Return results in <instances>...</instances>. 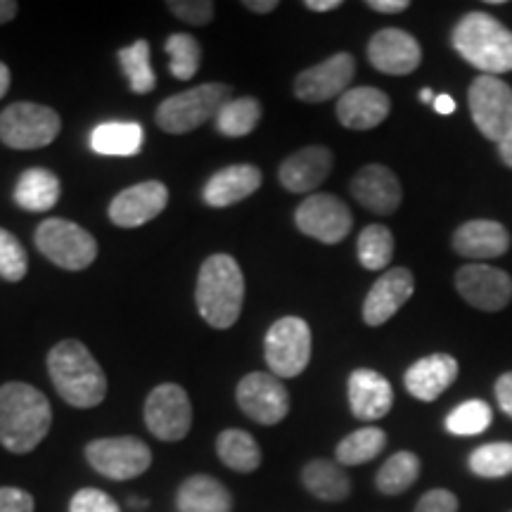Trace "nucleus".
Returning a JSON list of instances; mask_svg holds the SVG:
<instances>
[{
	"label": "nucleus",
	"mask_w": 512,
	"mask_h": 512,
	"mask_svg": "<svg viewBox=\"0 0 512 512\" xmlns=\"http://www.w3.org/2000/svg\"><path fill=\"white\" fill-rule=\"evenodd\" d=\"M53 408L46 394L24 382L0 387V444L10 453H31L48 437Z\"/></svg>",
	"instance_id": "obj_1"
},
{
	"label": "nucleus",
	"mask_w": 512,
	"mask_h": 512,
	"mask_svg": "<svg viewBox=\"0 0 512 512\" xmlns=\"http://www.w3.org/2000/svg\"><path fill=\"white\" fill-rule=\"evenodd\" d=\"M48 375L72 408H95L105 401V370L79 339H64L48 351Z\"/></svg>",
	"instance_id": "obj_2"
},
{
	"label": "nucleus",
	"mask_w": 512,
	"mask_h": 512,
	"mask_svg": "<svg viewBox=\"0 0 512 512\" xmlns=\"http://www.w3.org/2000/svg\"><path fill=\"white\" fill-rule=\"evenodd\" d=\"M200 316L211 328H233L245 304V275L230 254H211L200 268L195 287Z\"/></svg>",
	"instance_id": "obj_3"
},
{
	"label": "nucleus",
	"mask_w": 512,
	"mask_h": 512,
	"mask_svg": "<svg viewBox=\"0 0 512 512\" xmlns=\"http://www.w3.org/2000/svg\"><path fill=\"white\" fill-rule=\"evenodd\" d=\"M451 41L460 57L486 76L512 72V31L489 12H467Z\"/></svg>",
	"instance_id": "obj_4"
},
{
	"label": "nucleus",
	"mask_w": 512,
	"mask_h": 512,
	"mask_svg": "<svg viewBox=\"0 0 512 512\" xmlns=\"http://www.w3.org/2000/svg\"><path fill=\"white\" fill-rule=\"evenodd\" d=\"M230 93L233 91H230L228 83H202L190 91L171 95L157 107V126L166 133H174V136L195 131L207 121L216 119L221 107L230 100Z\"/></svg>",
	"instance_id": "obj_5"
},
{
	"label": "nucleus",
	"mask_w": 512,
	"mask_h": 512,
	"mask_svg": "<svg viewBox=\"0 0 512 512\" xmlns=\"http://www.w3.org/2000/svg\"><path fill=\"white\" fill-rule=\"evenodd\" d=\"M38 252L64 271H83L98 256V242L69 219H46L36 228Z\"/></svg>",
	"instance_id": "obj_6"
},
{
	"label": "nucleus",
	"mask_w": 512,
	"mask_h": 512,
	"mask_svg": "<svg viewBox=\"0 0 512 512\" xmlns=\"http://www.w3.org/2000/svg\"><path fill=\"white\" fill-rule=\"evenodd\" d=\"M60 114L38 102H15L0 112V140L12 150H38L60 136Z\"/></svg>",
	"instance_id": "obj_7"
},
{
	"label": "nucleus",
	"mask_w": 512,
	"mask_h": 512,
	"mask_svg": "<svg viewBox=\"0 0 512 512\" xmlns=\"http://www.w3.org/2000/svg\"><path fill=\"white\" fill-rule=\"evenodd\" d=\"M264 356L275 377L302 375L311 361V328L304 318L275 320L264 342Z\"/></svg>",
	"instance_id": "obj_8"
},
{
	"label": "nucleus",
	"mask_w": 512,
	"mask_h": 512,
	"mask_svg": "<svg viewBox=\"0 0 512 512\" xmlns=\"http://www.w3.org/2000/svg\"><path fill=\"white\" fill-rule=\"evenodd\" d=\"M470 114L484 138L501 145L512 133V88L498 76H477L470 91Z\"/></svg>",
	"instance_id": "obj_9"
},
{
	"label": "nucleus",
	"mask_w": 512,
	"mask_h": 512,
	"mask_svg": "<svg viewBox=\"0 0 512 512\" xmlns=\"http://www.w3.org/2000/svg\"><path fill=\"white\" fill-rule=\"evenodd\" d=\"M86 460L98 475L128 482L150 470L152 453L138 437H105L86 446Z\"/></svg>",
	"instance_id": "obj_10"
},
{
	"label": "nucleus",
	"mask_w": 512,
	"mask_h": 512,
	"mask_svg": "<svg viewBox=\"0 0 512 512\" xmlns=\"http://www.w3.org/2000/svg\"><path fill=\"white\" fill-rule=\"evenodd\" d=\"M147 430L159 441H183L192 427V403L181 384L164 382L150 392L143 408Z\"/></svg>",
	"instance_id": "obj_11"
},
{
	"label": "nucleus",
	"mask_w": 512,
	"mask_h": 512,
	"mask_svg": "<svg viewBox=\"0 0 512 512\" xmlns=\"http://www.w3.org/2000/svg\"><path fill=\"white\" fill-rule=\"evenodd\" d=\"M294 223L309 238L323 242V245H337L354 228V216L339 197L318 192L299 204L294 211Z\"/></svg>",
	"instance_id": "obj_12"
},
{
	"label": "nucleus",
	"mask_w": 512,
	"mask_h": 512,
	"mask_svg": "<svg viewBox=\"0 0 512 512\" xmlns=\"http://www.w3.org/2000/svg\"><path fill=\"white\" fill-rule=\"evenodd\" d=\"M235 399L242 413L259 425H278L290 413V394L273 373H249L235 389Z\"/></svg>",
	"instance_id": "obj_13"
},
{
	"label": "nucleus",
	"mask_w": 512,
	"mask_h": 512,
	"mask_svg": "<svg viewBox=\"0 0 512 512\" xmlns=\"http://www.w3.org/2000/svg\"><path fill=\"white\" fill-rule=\"evenodd\" d=\"M356 76V60L351 53H337L328 57L325 62L313 64V67L304 69L302 74L294 81V95L299 100L311 102H325L332 98H342L349 91L351 81Z\"/></svg>",
	"instance_id": "obj_14"
},
{
	"label": "nucleus",
	"mask_w": 512,
	"mask_h": 512,
	"mask_svg": "<svg viewBox=\"0 0 512 512\" xmlns=\"http://www.w3.org/2000/svg\"><path fill=\"white\" fill-rule=\"evenodd\" d=\"M460 297L479 311H501L512 299V278L501 268L467 264L456 273Z\"/></svg>",
	"instance_id": "obj_15"
},
{
	"label": "nucleus",
	"mask_w": 512,
	"mask_h": 512,
	"mask_svg": "<svg viewBox=\"0 0 512 512\" xmlns=\"http://www.w3.org/2000/svg\"><path fill=\"white\" fill-rule=\"evenodd\" d=\"M169 204V188L162 181H143L121 190L110 204V221L119 228H138L157 219Z\"/></svg>",
	"instance_id": "obj_16"
},
{
	"label": "nucleus",
	"mask_w": 512,
	"mask_h": 512,
	"mask_svg": "<svg viewBox=\"0 0 512 512\" xmlns=\"http://www.w3.org/2000/svg\"><path fill=\"white\" fill-rule=\"evenodd\" d=\"M368 60L377 72L389 76H406L420 67L422 48L408 31L387 27L370 38Z\"/></svg>",
	"instance_id": "obj_17"
},
{
	"label": "nucleus",
	"mask_w": 512,
	"mask_h": 512,
	"mask_svg": "<svg viewBox=\"0 0 512 512\" xmlns=\"http://www.w3.org/2000/svg\"><path fill=\"white\" fill-rule=\"evenodd\" d=\"M351 195L358 204L377 216H389L401 207L403 190L399 178L392 169L382 164L363 166L358 174L351 178Z\"/></svg>",
	"instance_id": "obj_18"
},
{
	"label": "nucleus",
	"mask_w": 512,
	"mask_h": 512,
	"mask_svg": "<svg viewBox=\"0 0 512 512\" xmlns=\"http://www.w3.org/2000/svg\"><path fill=\"white\" fill-rule=\"evenodd\" d=\"M415 278L408 268H392L370 287L366 302H363V320L370 328L387 323L396 316L403 304L413 297Z\"/></svg>",
	"instance_id": "obj_19"
},
{
	"label": "nucleus",
	"mask_w": 512,
	"mask_h": 512,
	"mask_svg": "<svg viewBox=\"0 0 512 512\" xmlns=\"http://www.w3.org/2000/svg\"><path fill=\"white\" fill-rule=\"evenodd\" d=\"M349 406L354 418L375 422L392 411L394 389L377 370L358 368L349 375Z\"/></svg>",
	"instance_id": "obj_20"
},
{
	"label": "nucleus",
	"mask_w": 512,
	"mask_h": 512,
	"mask_svg": "<svg viewBox=\"0 0 512 512\" xmlns=\"http://www.w3.org/2000/svg\"><path fill=\"white\" fill-rule=\"evenodd\" d=\"M335 157L325 145H311L304 150L294 152L280 164L278 178L285 190L302 195V192L316 190L325 178L330 176Z\"/></svg>",
	"instance_id": "obj_21"
},
{
	"label": "nucleus",
	"mask_w": 512,
	"mask_h": 512,
	"mask_svg": "<svg viewBox=\"0 0 512 512\" xmlns=\"http://www.w3.org/2000/svg\"><path fill=\"white\" fill-rule=\"evenodd\" d=\"M389 112H392L389 95L373 86L349 88L337 100L339 124L351 128V131H370V128H377L389 117Z\"/></svg>",
	"instance_id": "obj_22"
},
{
	"label": "nucleus",
	"mask_w": 512,
	"mask_h": 512,
	"mask_svg": "<svg viewBox=\"0 0 512 512\" xmlns=\"http://www.w3.org/2000/svg\"><path fill=\"white\" fill-rule=\"evenodd\" d=\"M261 183H264V176L254 164L226 166V169L216 171L204 185L202 200L214 209L233 207V204L254 195L261 188Z\"/></svg>",
	"instance_id": "obj_23"
},
{
	"label": "nucleus",
	"mask_w": 512,
	"mask_h": 512,
	"mask_svg": "<svg viewBox=\"0 0 512 512\" xmlns=\"http://www.w3.org/2000/svg\"><path fill=\"white\" fill-rule=\"evenodd\" d=\"M458 377V361L451 354H432L415 361L411 368L406 370L408 394L415 396L418 401H437L441 394L456 382Z\"/></svg>",
	"instance_id": "obj_24"
},
{
	"label": "nucleus",
	"mask_w": 512,
	"mask_h": 512,
	"mask_svg": "<svg viewBox=\"0 0 512 512\" xmlns=\"http://www.w3.org/2000/svg\"><path fill=\"white\" fill-rule=\"evenodd\" d=\"M510 247V235L498 221H467L453 233V249L470 259H496Z\"/></svg>",
	"instance_id": "obj_25"
},
{
	"label": "nucleus",
	"mask_w": 512,
	"mask_h": 512,
	"mask_svg": "<svg viewBox=\"0 0 512 512\" xmlns=\"http://www.w3.org/2000/svg\"><path fill=\"white\" fill-rule=\"evenodd\" d=\"M178 512H233V496L216 477L192 475L176 491Z\"/></svg>",
	"instance_id": "obj_26"
},
{
	"label": "nucleus",
	"mask_w": 512,
	"mask_h": 512,
	"mask_svg": "<svg viewBox=\"0 0 512 512\" xmlns=\"http://www.w3.org/2000/svg\"><path fill=\"white\" fill-rule=\"evenodd\" d=\"M145 131L136 121H105L91 133V147L102 157H133L143 147Z\"/></svg>",
	"instance_id": "obj_27"
},
{
	"label": "nucleus",
	"mask_w": 512,
	"mask_h": 512,
	"mask_svg": "<svg viewBox=\"0 0 512 512\" xmlns=\"http://www.w3.org/2000/svg\"><path fill=\"white\" fill-rule=\"evenodd\" d=\"M302 482L311 496H316L318 501L328 503H342L351 496V479L339 463L332 460H311L304 465L302 470Z\"/></svg>",
	"instance_id": "obj_28"
},
{
	"label": "nucleus",
	"mask_w": 512,
	"mask_h": 512,
	"mask_svg": "<svg viewBox=\"0 0 512 512\" xmlns=\"http://www.w3.org/2000/svg\"><path fill=\"white\" fill-rule=\"evenodd\" d=\"M60 178L50 169H27L15 185V202L22 209L34 211V214H46L60 200Z\"/></svg>",
	"instance_id": "obj_29"
},
{
	"label": "nucleus",
	"mask_w": 512,
	"mask_h": 512,
	"mask_svg": "<svg viewBox=\"0 0 512 512\" xmlns=\"http://www.w3.org/2000/svg\"><path fill=\"white\" fill-rule=\"evenodd\" d=\"M216 456L223 465L242 475L259 470L261 465V448L245 430H223L216 439Z\"/></svg>",
	"instance_id": "obj_30"
},
{
	"label": "nucleus",
	"mask_w": 512,
	"mask_h": 512,
	"mask_svg": "<svg viewBox=\"0 0 512 512\" xmlns=\"http://www.w3.org/2000/svg\"><path fill=\"white\" fill-rule=\"evenodd\" d=\"M420 458L411 451H399L380 467L375 477L377 491L384 496H399L418 482Z\"/></svg>",
	"instance_id": "obj_31"
},
{
	"label": "nucleus",
	"mask_w": 512,
	"mask_h": 512,
	"mask_svg": "<svg viewBox=\"0 0 512 512\" xmlns=\"http://www.w3.org/2000/svg\"><path fill=\"white\" fill-rule=\"evenodd\" d=\"M117 57L121 64V72H124L133 93L147 95L155 91L157 76L150 64V43L147 41L131 43V46L121 48Z\"/></svg>",
	"instance_id": "obj_32"
},
{
	"label": "nucleus",
	"mask_w": 512,
	"mask_h": 512,
	"mask_svg": "<svg viewBox=\"0 0 512 512\" xmlns=\"http://www.w3.org/2000/svg\"><path fill=\"white\" fill-rule=\"evenodd\" d=\"M387 446V434L380 427H363V430L351 432L337 444L335 458L339 465H363L380 456Z\"/></svg>",
	"instance_id": "obj_33"
},
{
	"label": "nucleus",
	"mask_w": 512,
	"mask_h": 512,
	"mask_svg": "<svg viewBox=\"0 0 512 512\" xmlns=\"http://www.w3.org/2000/svg\"><path fill=\"white\" fill-rule=\"evenodd\" d=\"M216 131L226 138H245L261 121V102L256 98L228 100L216 114Z\"/></svg>",
	"instance_id": "obj_34"
},
{
	"label": "nucleus",
	"mask_w": 512,
	"mask_h": 512,
	"mask_svg": "<svg viewBox=\"0 0 512 512\" xmlns=\"http://www.w3.org/2000/svg\"><path fill=\"white\" fill-rule=\"evenodd\" d=\"M358 261L368 271H382L389 266L394 256V235L392 230L382 223H373V226L363 228L358 235Z\"/></svg>",
	"instance_id": "obj_35"
},
{
	"label": "nucleus",
	"mask_w": 512,
	"mask_h": 512,
	"mask_svg": "<svg viewBox=\"0 0 512 512\" xmlns=\"http://www.w3.org/2000/svg\"><path fill=\"white\" fill-rule=\"evenodd\" d=\"M164 50L169 53V69L178 81H190L200 72L202 46L192 34H171L166 38Z\"/></svg>",
	"instance_id": "obj_36"
},
{
	"label": "nucleus",
	"mask_w": 512,
	"mask_h": 512,
	"mask_svg": "<svg viewBox=\"0 0 512 512\" xmlns=\"http://www.w3.org/2000/svg\"><path fill=\"white\" fill-rule=\"evenodd\" d=\"M494 422V411L486 401L472 399L460 403L458 408H453L446 418V430L456 437H475L491 427Z\"/></svg>",
	"instance_id": "obj_37"
},
{
	"label": "nucleus",
	"mask_w": 512,
	"mask_h": 512,
	"mask_svg": "<svg viewBox=\"0 0 512 512\" xmlns=\"http://www.w3.org/2000/svg\"><path fill=\"white\" fill-rule=\"evenodd\" d=\"M472 475L482 479H501L512 475V441L484 444L470 456Z\"/></svg>",
	"instance_id": "obj_38"
},
{
	"label": "nucleus",
	"mask_w": 512,
	"mask_h": 512,
	"mask_svg": "<svg viewBox=\"0 0 512 512\" xmlns=\"http://www.w3.org/2000/svg\"><path fill=\"white\" fill-rule=\"evenodd\" d=\"M29 271L27 249L10 230L0 228V278L8 283H19Z\"/></svg>",
	"instance_id": "obj_39"
},
{
	"label": "nucleus",
	"mask_w": 512,
	"mask_h": 512,
	"mask_svg": "<svg viewBox=\"0 0 512 512\" xmlns=\"http://www.w3.org/2000/svg\"><path fill=\"white\" fill-rule=\"evenodd\" d=\"M169 10L192 27H204L214 19V3L211 0H169Z\"/></svg>",
	"instance_id": "obj_40"
},
{
	"label": "nucleus",
	"mask_w": 512,
	"mask_h": 512,
	"mask_svg": "<svg viewBox=\"0 0 512 512\" xmlns=\"http://www.w3.org/2000/svg\"><path fill=\"white\" fill-rule=\"evenodd\" d=\"M69 512H121L119 503L100 489H81L69 501Z\"/></svg>",
	"instance_id": "obj_41"
},
{
	"label": "nucleus",
	"mask_w": 512,
	"mask_h": 512,
	"mask_svg": "<svg viewBox=\"0 0 512 512\" xmlns=\"http://www.w3.org/2000/svg\"><path fill=\"white\" fill-rule=\"evenodd\" d=\"M458 496L448 489H432L415 505V512H458Z\"/></svg>",
	"instance_id": "obj_42"
},
{
	"label": "nucleus",
	"mask_w": 512,
	"mask_h": 512,
	"mask_svg": "<svg viewBox=\"0 0 512 512\" xmlns=\"http://www.w3.org/2000/svg\"><path fill=\"white\" fill-rule=\"evenodd\" d=\"M34 496L17 486H0V512H34Z\"/></svg>",
	"instance_id": "obj_43"
},
{
	"label": "nucleus",
	"mask_w": 512,
	"mask_h": 512,
	"mask_svg": "<svg viewBox=\"0 0 512 512\" xmlns=\"http://www.w3.org/2000/svg\"><path fill=\"white\" fill-rule=\"evenodd\" d=\"M496 399L503 413L512 418V373H505L496 380Z\"/></svg>",
	"instance_id": "obj_44"
},
{
	"label": "nucleus",
	"mask_w": 512,
	"mask_h": 512,
	"mask_svg": "<svg viewBox=\"0 0 512 512\" xmlns=\"http://www.w3.org/2000/svg\"><path fill=\"white\" fill-rule=\"evenodd\" d=\"M366 5L375 12H384V15H399V12L411 8L408 0H368Z\"/></svg>",
	"instance_id": "obj_45"
},
{
	"label": "nucleus",
	"mask_w": 512,
	"mask_h": 512,
	"mask_svg": "<svg viewBox=\"0 0 512 512\" xmlns=\"http://www.w3.org/2000/svg\"><path fill=\"white\" fill-rule=\"evenodd\" d=\"M247 10L256 12V15H268V12H273L275 8H278V0H245Z\"/></svg>",
	"instance_id": "obj_46"
},
{
	"label": "nucleus",
	"mask_w": 512,
	"mask_h": 512,
	"mask_svg": "<svg viewBox=\"0 0 512 512\" xmlns=\"http://www.w3.org/2000/svg\"><path fill=\"white\" fill-rule=\"evenodd\" d=\"M304 8L313 12H330L342 8V0H306Z\"/></svg>",
	"instance_id": "obj_47"
},
{
	"label": "nucleus",
	"mask_w": 512,
	"mask_h": 512,
	"mask_svg": "<svg viewBox=\"0 0 512 512\" xmlns=\"http://www.w3.org/2000/svg\"><path fill=\"white\" fill-rule=\"evenodd\" d=\"M432 107H434V110H437L439 114H453V112H456L458 105H456V100L451 98V95L441 93V95H437V98H434Z\"/></svg>",
	"instance_id": "obj_48"
},
{
	"label": "nucleus",
	"mask_w": 512,
	"mask_h": 512,
	"mask_svg": "<svg viewBox=\"0 0 512 512\" xmlns=\"http://www.w3.org/2000/svg\"><path fill=\"white\" fill-rule=\"evenodd\" d=\"M19 5L15 0H0V24H8L10 19L17 17Z\"/></svg>",
	"instance_id": "obj_49"
},
{
	"label": "nucleus",
	"mask_w": 512,
	"mask_h": 512,
	"mask_svg": "<svg viewBox=\"0 0 512 512\" xmlns=\"http://www.w3.org/2000/svg\"><path fill=\"white\" fill-rule=\"evenodd\" d=\"M498 155H501L503 164H505V166H510V169H512V133H510L508 138L503 140L501 145H498Z\"/></svg>",
	"instance_id": "obj_50"
},
{
	"label": "nucleus",
	"mask_w": 512,
	"mask_h": 512,
	"mask_svg": "<svg viewBox=\"0 0 512 512\" xmlns=\"http://www.w3.org/2000/svg\"><path fill=\"white\" fill-rule=\"evenodd\" d=\"M10 91V69L0 62V100L5 98V93Z\"/></svg>",
	"instance_id": "obj_51"
},
{
	"label": "nucleus",
	"mask_w": 512,
	"mask_h": 512,
	"mask_svg": "<svg viewBox=\"0 0 512 512\" xmlns=\"http://www.w3.org/2000/svg\"><path fill=\"white\" fill-rule=\"evenodd\" d=\"M434 98H437V95L432 93V88H422V91H420V100L422 102H434Z\"/></svg>",
	"instance_id": "obj_52"
},
{
	"label": "nucleus",
	"mask_w": 512,
	"mask_h": 512,
	"mask_svg": "<svg viewBox=\"0 0 512 512\" xmlns=\"http://www.w3.org/2000/svg\"><path fill=\"white\" fill-rule=\"evenodd\" d=\"M131 505L136 510H143V508H147V501H140V498H131Z\"/></svg>",
	"instance_id": "obj_53"
}]
</instances>
